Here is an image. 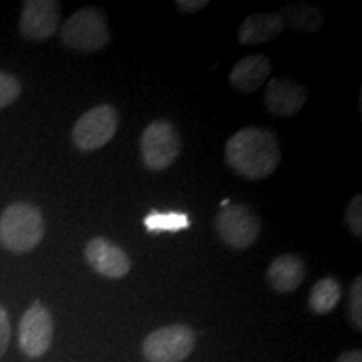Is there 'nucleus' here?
Here are the masks:
<instances>
[{"label": "nucleus", "instance_id": "1", "mask_svg": "<svg viewBox=\"0 0 362 362\" xmlns=\"http://www.w3.org/2000/svg\"><path fill=\"white\" fill-rule=\"evenodd\" d=\"M225 158L230 168L242 178L264 180L280 163L277 136L267 128L247 126L226 141Z\"/></svg>", "mask_w": 362, "mask_h": 362}, {"label": "nucleus", "instance_id": "2", "mask_svg": "<svg viewBox=\"0 0 362 362\" xmlns=\"http://www.w3.org/2000/svg\"><path fill=\"white\" fill-rule=\"evenodd\" d=\"M44 216L33 203L19 202L0 215V245L12 253H27L42 242Z\"/></svg>", "mask_w": 362, "mask_h": 362}, {"label": "nucleus", "instance_id": "3", "mask_svg": "<svg viewBox=\"0 0 362 362\" xmlns=\"http://www.w3.org/2000/svg\"><path fill=\"white\" fill-rule=\"evenodd\" d=\"M61 37L72 51L98 52L110 44L111 30L99 8L83 7L64 22Z\"/></svg>", "mask_w": 362, "mask_h": 362}, {"label": "nucleus", "instance_id": "4", "mask_svg": "<svg viewBox=\"0 0 362 362\" xmlns=\"http://www.w3.org/2000/svg\"><path fill=\"white\" fill-rule=\"evenodd\" d=\"M139 149L144 166L153 171H163L173 165L180 155L181 139L176 128L168 121H153L143 131Z\"/></svg>", "mask_w": 362, "mask_h": 362}, {"label": "nucleus", "instance_id": "5", "mask_svg": "<svg viewBox=\"0 0 362 362\" xmlns=\"http://www.w3.org/2000/svg\"><path fill=\"white\" fill-rule=\"evenodd\" d=\"M117 111L111 104H99L79 117L72 128V143L81 151H96L106 146L117 131Z\"/></svg>", "mask_w": 362, "mask_h": 362}, {"label": "nucleus", "instance_id": "6", "mask_svg": "<svg viewBox=\"0 0 362 362\" xmlns=\"http://www.w3.org/2000/svg\"><path fill=\"white\" fill-rule=\"evenodd\" d=\"M215 228L221 242L233 250H245L259 238L262 223L245 205H228L220 208L215 218Z\"/></svg>", "mask_w": 362, "mask_h": 362}, {"label": "nucleus", "instance_id": "7", "mask_svg": "<svg viewBox=\"0 0 362 362\" xmlns=\"http://www.w3.org/2000/svg\"><path fill=\"white\" fill-rule=\"evenodd\" d=\"M193 347V329L173 324L149 334L143 342V354L149 362H181L192 354Z\"/></svg>", "mask_w": 362, "mask_h": 362}, {"label": "nucleus", "instance_id": "8", "mask_svg": "<svg viewBox=\"0 0 362 362\" xmlns=\"http://www.w3.org/2000/svg\"><path fill=\"white\" fill-rule=\"evenodd\" d=\"M54 336L51 312L40 302L25 310L19 324V347L27 357H40L49 351Z\"/></svg>", "mask_w": 362, "mask_h": 362}, {"label": "nucleus", "instance_id": "9", "mask_svg": "<svg viewBox=\"0 0 362 362\" xmlns=\"http://www.w3.org/2000/svg\"><path fill=\"white\" fill-rule=\"evenodd\" d=\"M86 262L98 275L106 279H123L129 274L131 260L123 248L111 240L96 237L89 240L84 248Z\"/></svg>", "mask_w": 362, "mask_h": 362}, {"label": "nucleus", "instance_id": "10", "mask_svg": "<svg viewBox=\"0 0 362 362\" xmlns=\"http://www.w3.org/2000/svg\"><path fill=\"white\" fill-rule=\"evenodd\" d=\"M61 8L54 0H27L21 13V34L29 40H45L56 34Z\"/></svg>", "mask_w": 362, "mask_h": 362}, {"label": "nucleus", "instance_id": "11", "mask_svg": "<svg viewBox=\"0 0 362 362\" xmlns=\"http://www.w3.org/2000/svg\"><path fill=\"white\" fill-rule=\"evenodd\" d=\"M307 103V90L291 78H272L265 88V107L277 117H292Z\"/></svg>", "mask_w": 362, "mask_h": 362}, {"label": "nucleus", "instance_id": "12", "mask_svg": "<svg viewBox=\"0 0 362 362\" xmlns=\"http://www.w3.org/2000/svg\"><path fill=\"white\" fill-rule=\"evenodd\" d=\"M272 74V62L269 57L260 54H252L240 59L230 71V84L233 89L243 94L255 93L257 89L265 84V81Z\"/></svg>", "mask_w": 362, "mask_h": 362}, {"label": "nucleus", "instance_id": "13", "mask_svg": "<svg viewBox=\"0 0 362 362\" xmlns=\"http://www.w3.org/2000/svg\"><path fill=\"white\" fill-rule=\"evenodd\" d=\"M305 279V264L300 257L280 255L272 262L267 270V280L270 287L279 293H291L300 287Z\"/></svg>", "mask_w": 362, "mask_h": 362}, {"label": "nucleus", "instance_id": "14", "mask_svg": "<svg viewBox=\"0 0 362 362\" xmlns=\"http://www.w3.org/2000/svg\"><path fill=\"white\" fill-rule=\"evenodd\" d=\"M284 21L277 12L252 13L238 29V42L243 45L264 44L279 37L284 30Z\"/></svg>", "mask_w": 362, "mask_h": 362}, {"label": "nucleus", "instance_id": "15", "mask_svg": "<svg viewBox=\"0 0 362 362\" xmlns=\"http://www.w3.org/2000/svg\"><path fill=\"white\" fill-rule=\"evenodd\" d=\"M284 24H288L292 29L300 33H315L324 24V13L319 7L307 6V4H292L284 7L279 13Z\"/></svg>", "mask_w": 362, "mask_h": 362}, {"label": "nucleus", "instance_id": "16", "mask_svg": "<svg viewBox=\"0 0 362 362\" xmlns=\"http://www.w3.org/2000/svg\"><path fill=\"white\" fill-rule=\"evenodd\" d=\"M342 297L341 284L332 277H324L312 287L309 307L315 314H329L336 309Z\"/></svg>", "mask_w": 362, "mask_h": 362}, {"label": "nucleus", "instance_id": "17", "mask_svg": "<svg viewBox=\"0 0 362 362\" xmlns=\"http://www.w3.org/2000/svg\"><path fill=\"white\" fill-rule=\"evenodd\" d=\"M144 226L149 233H160V232H181V230L188 228L189 218L183 211H151L144 216Z\"/></svg>", "mask_w": 362, "mask_h": 362}, {"label": "nucleus", "instance_id": "18", "mask_svg": "<svg viewBox=\"0 0 362 362\" xmlns=\"http://www.w3.org/2000/svg\"><path fill=\"white\" fill-rule=\"evenodd\" d=\"M22 86L16 76L0 71V110L11 106L21 96Z\"/></svg>", "mask_w": 362, "mask_h": 362}, {"label": "nucleus", "instance_id": "19", "mask_svg": "<svg viewBox=\"0 0 362 362\" xmlns=\"http://www.w3.org/2000/svg\"><path fill=\"white\" fill-rule=\"evenodd\" d=\"M362 277H356L354 282L351 285L349 292V310L352 324L361 330L362 327Z\"/></svg>", "mask_w": 362, "mask_h": 362}, {"label": "nucleus", "instance_id": "20", "mask_svg": "<svg viewBox=\"0 0 362 362\" xmlns=\"http://www.w3.org/2000/svg\"><path fill=\"white\" fill-rule=\"evenodd\" d=\"M362 197L361 194H356L354 198H352V202L349 203V208H347V214H346V220H347V225H349L352 235L357 240H361V235H362Z\"/></svg>", "mask_w": 362, "mask_h": 362}, {"label": "nucleus", "instance_id": "21", "mask_svg": "<svg viewBox=\"0 0 362 362\" xmlns=\"http://www.w3.org/2000/svg\"><path fill=\"white\" fill-rule=\"evenodd\" d=\"M8 341H11V322H8L7 310L0 305V357L6 354Z\"/></svg>", "mask_w": 362, "mask_h": 362}, {"label": "nucleus", "instance_id": "22", "mask_svg": "<svg viewBox=\"0 0 362 362\" xmlns=\"http://www.w3.org/2000/svg\"><path fill=\"white\" fill-rule=\"evenodd\" d=\"M206 6H208V0H178V2H176V7H178L181 12H188V13L202 11V8H205Z\"/></svg>", "mask_w": 362, "mask_h": 362}, {"label": "nucleus", "instance_id": "23", "mask_svg": "<svg viewBox=\"0 0 362 362\" xmlns=\"http://www.w3.org/2000/svg\"><path fill=\"white\" fill-rule=\"evenodd\" d=\"M337 362H362L361 351H347L337 357Z\"/></svg>", "mask_w": 362, "mask_h": 362}]
</instances>
